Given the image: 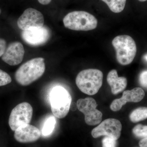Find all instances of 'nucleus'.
<instances>
[{
    "label": "nucleus",
    "mask_w": 147,
    "mask_h": 147,
    "mask_svg": "<svg viewBox=\"0 0 147 147\" xmlns=\"http://www.w3.org/2000/svg\"><path fill=\"white\" fill-rule=\"evenodd\" d=\"M50 36V30L45 26L23 30L21 33V37L24 41L34 46L45 44L49 40Z\"/></svg>",
    "instance_id": "9d476101"
},
{
    "label": "nucleus",
    "mask_w": 147,
    "mask_h": 147,
    "mask_svg": "<svg viewBox=\"0 0 147 147\" xmlns=\"http://www.w3.org/2000/svg\"><path fill=\"white\" fill-rule=\"evenodd\" d=\"M108 6L110 10L114 13H120L123 10L126 0H101Z\"/></svg>",
    "instance_id": "dca6fc26"
},
{
    "label": "nucleus",
    "mask_w": 147,
    "mask_h": 147,
    "mask_svg": "<svg viewBox=\"0 0 147 147\" xmlns=\"http://www.w3.org/2000/svg\"><path fill=\"white\" fill-rule=\"evenodd\" d=\"M122 125L120 121L115 119H108L102 121L92 130V136L94 138L105 136L117 140L121 136Z\"/></svg>",
    "instance_id": "6e6552de"
},
{
    "label": "nucleus",
    "mask_w": 147,
    "mask_h": 147,
    "mask_svg": "<svg viewBox=\"0 0 147 147\" xmlns=\"http://www.w3.org/2000/svg\"><path fill=\"white\" fill-rule=\"evenodd\" d=\"M129 119L134 123L147 119V107H140L133 110L129 115Z\"/></svg>",
    "instance_id": "2eb2a0df"
},
{
    "label": "nucleus",
    "mask_w": 147,
    "mask_h": 147,
    "mask_svg": "<svg viewBox=\"0 0 147 147\" xmlns=\"http://www.w3.org/2000/svg\"><path fill=\"white\" fill-rule=\"evenodd\" d=\"M132 133L135 137L139 139L147 137V125H137L132 129Z\"/></svg>",
    "instance_id": "a211bd4d"
},
{
    "label": "nucleus",
    "mask_w": 147,
    "mask_h": 147,
    "mask_svg": "<svg viewBox=\"0 0 147 147\" xmlns=\"http://www.w3.org/2000/svg\"><path fill=\"white\" fill-rule=\"evenodd\" d=\"M41 135L39 129L29 124L17 128L14 131V137L17 142L26 144L36 142Z\"/></svg>",
    "instance_id": "ddd939ff"
},
{
    "label": "nucleus",
    "mask_w": 147,
    "mask_h": 147,
    "mask_svg": "<svg viewBox=\"0 0 147 147\" xmlns=\"http://www.w3.org/2000/svg\"><path fill=\"white\" fill-rule=\"evenodd\" d=\"M33 108L27 102H21L11 110L9 119V125L12 131L20 127L29 124L33 116Z\"/></svg>",
    "instance_id": "423d86ee"
},
{
    "label": "nucleus",
    "mask_w": 147,
    "mask_h": 147,
    "mask_svg": "<svg viewBox=\"0 0 147 147\" xmlns=\"http://www.w3.org/2000/svg\"><path fill=\"white\" fill-rule=\"evenodd\" d=\"M139 144L140 147H147V137L141 139Z\"/></svg>",
    "instance_id": "5701e85b"
},
{
    "label": "nucleus",
    "mask_w": 147,
    "mask_h": 147,
    "mask_svg": "<svg viewBox=\"0 0 147 147\" xmlns=\"http://www.w3.org/2000/svg\"><path fill=\"white\" fill-rule=\"evenodd\" d=\"M25 50L22 43L17 41L12 42L6 47L2 59L9 65H18L22 62Z\"/></svg>",
    "instance_id": "f8f14e48"
},
{
    "label": "nucleus",
    "mask_w": 147,
    "mask_h": 147,
    "mask_svg": "<svg viewBox=\"0 0 147 147\" xmlns=\"http://www.w3.org/2000/svg\"><path fill=\"white\" fill-rule=\"evenodd\" d=\"M11 82V77L9 74L0 69V87L7 85Z\"/></svg>",
    "instance_id": "6ab92c4d"
},
{
    "label": "nucleus",
    "mask_w": 147,
    "mask_h": 147,
    "mask_svg": "<svg viewBox=\"0 0 147 147\" xmlns=\"http://www.w3.org/2000/svg\"><path fill=\"white\" fill-rule=\"evenodd\" d=\"M50 100L54 115L58 119L65 117L69 112L72 100L69 92L60 86L54 87L50 92Z\"/></svg>",
    "instance_id": "7ed1b4c3"
},
{
    "label": "nucleus",
    "mask_w": 147,
    "mask_h": 147,
    "mask_svg": "<svg viewBox=\"0 0 147 147\" xmlns=\"http://www.w3.org/2000/svg\"><path fill=\"white\" fill-rule=\"evenodd\" d=\"M140 85L143 87L147 88V70L142 71L139 77Z\"/></svg>",
    "instance_id": "412c9836"
},
{
    "label": "nucleus",
    "mask_w": 147,
    "mask_h": 147,
    "mask_svg": "<svg viewBox=\"0 0 147 147\" xmlns=\"http://www.w3.org/2000/svg\"><path fill=\"white\" fill-rule=\"evenodd\" d=\"M1 9H0V14H1Z\"/></svg>",
    "instance_id": "bb28decb"
},
{
    "label": "nucleus",
    "mask_w": 147,
    "mask_h": 147,
    "mask_svg": "<svg viewBox=\"0 0 147 147\" xmlns=\"http://www.w3.org/2000/svg\"><path fill=\"white\" fill-rule=\"evenodd\" d=\"M56 122V119L53 116H51L47 119L42 129L41 133L43 136H48L53 132L55 129Z\"/></svg>",
    "instance_id": "f3484780"
},
{
    "label": "nucleus",
    "mask_w": 147,
    "mask_h": 147,
    "mask_svg": "<svg viewBox=\"0 0 147 147\" xmlns=\"http://www.w3.org/2000/svg\"><path fill=\"white\" fill-rule=\"evenodd\" d=\"M38 2L43 5H47L51 2L52 0H38Z\"/></svg>",
    "instance_id": "b1692460"
},
{
    "label": "nucleus",
    "mask_w": 147,
    "mask_h": 147,
    "mask_svg": "<svg viewBox=\"0 0 147 147\" xmlns=\"http://www.w3.org/2000/svg\"><path fill=\"white\" fill-rule=\"evenodd\" d=\"M103 74L97 69H85L80 71L76 79V86L84 93L96 94L102 85Z\"/></svg>",
    "instance_id": "f03ea898"
},
{
    "label": "nucleus",
    "mask_w": 147,
    "mask_h": 147,
    "mask_svg": "<svg viewBox=\"0 0 147 147\" xmlns=\"http://www.w3.org/2000/svg\"><path fill=\"white\" fill-rule=\"evenodd\" d=\"M97 106L96 101L92 98H80L77 100V108L84 114L85 122L88 125H96L102 120V113L96 109Z\"/></svg>",
    "instance_id": "0eeeda50"
},
{
    "label": "nucleus",
    "mask_w": 147,
    "mask_h": 147,
    "mask_svg": "<svg viewBox=\"0 0 147 147\" xmlns=\"http://www.w3.org/2000/svg\"><path fill=\"white\" fill-rule=\"evenodd\" d=\"M145 59L147 61V55H146L144 57Z\"/></svg>",
    "instance_id": "393cba45"
},
{
    "label": "nucleus",
    "mask_w": 147,
    "mask_h": 147,
    "mask_svg": "<svg viewBox=\"0 0 147 147\" xmlns=\"http://www.w3.org/2000/svg\"><path fill=\"white\" fill-rule=\"evenodd\" d=\"M112 44L115 49L119 63L125 65L132 62L137 53V46L131 36L126 35L116 36L112 41Z\"/></svg>",
    "instance_id": "20e7f679"
},
{
    "label": "nucleus",
    "mask_w": 147,
    "mask_h": 147,
    "mask_svg": "<svg viewBox=\"0 0 147 147\" xmlns=\"http://www.w3.org/2000/svg\"><path fill=\"white\" fill-rule=\"evenodd\" d=\"M6 47V41L5 40L0 38V57L3 55Z\"/></svg>",
    "instance_id": "4be33fe9"
},
{
    "label": "nucleus",
    "mask_w": 147,
    "mask_h": 147,
    "mask_svg": "<svg viewBox=\"0 0 147 147\" xmlns=\"http://www.w3.org/2000/svg\"><path fill=\"white\" fill-rule=\"evenodd\" d=\"M44 23V16L42 13L32 8H28L24 11L17 21L18 28L23 30L42 27Z\"/></svg>",
    "instance_id": "1a4fd4ad"
},
{
    "label": "nucleus",
    "mask_w": 147,
    "mask_h": 147,
    "mask_svg": "<svg viewBox=\"0 0 147 147\" xmlns=\"http://www.w3.org/2000/svg\"><path fill=\"white\" fill-rule=\"evenodd\" d=\"M145 96L144 90L140 88H136L130 90L123 92L122 96L113 100L110 105V109L113 111H118L127 102H140Z\"/></svg>",
    "instance_id": "9b49d317"
},
{
    "label": "nucleus",
    "mask_w": 147,
    "mask_h": 147,
    "mask_svg": "<svg viewBox=\"0 0 147 147\" xmlns=\"http://www.w3.org/2000/svg\"><path fill=\"white\" fill-rule=\"evenodd\" d=\"M44 61L43 58H36L23 64L15 72L16 82L26 86L39 79L45 71Z\"/></svg>",
    "instance_id": "f257e3e1"
},
{
    "label": "nucleus",
    "mask_w": 147,
    "mask_h": 147,
    "mask_svg": "<svg viewBox=\"0 0 147 147\" xmlns=\"http://www.w3.org/2000/svg\"><path fill=\"white\" fill-rule=\"evenodd\" d=\"M139 1L141 2H144L146 1L147 0H139Z\"/></svg>",
    "instance_id": "a878e982"
},
{
    "label": "nucleus",
    "mask_w": 147,
    "mask_h": 147,
    "mask_svg": "<svg viewBox=\"0 0 147 147\" xmlns=\"http://www.w3.org/2000/svg\"><path fill=\"white\" fill-rule=\"evenodd\" d=\"M107 82L111 87V92L114 94L122 92L126 88L127 80L124 77H119L115 69H113L108 74Z\"/></svg>",
    "instance_id": "4468645a"
},
{
    "label": "nucleus",
    "mask_w": 147,
    "mask_h": 147,
    "mask_svg": "<svg viewBox=\"0 0 147 147\" xmlns=\"http://www.w3.org/2000/svg\"><path fill=\"white\" fill-rule=\"evenodd\" d=\"M102 147H117V140L105 136L102 141Z\"/></svg>",
    "instance_id": "aec40b11"
},
{
    "label": "nucleus",
    "mask_w": 147,
    "mask_h": 147,
    "mask_svg": "<svg viewBox=\"0 0 147 147\" xmlns=\"http://www.w3.org/2000/svg\"><path fill=\"white\" fill-rule=\"evenodd\" d=\"M65 28L76 31L91 30L95 29L98 21L93 15L85 11H78L70 12L63 18Z\"/></svg>",
    "instance_id": "39448f33"
}]
</instances>
